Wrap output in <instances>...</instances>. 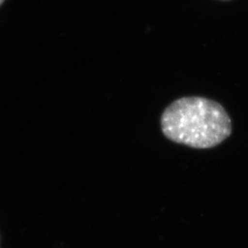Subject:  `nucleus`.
<instances>
[{
  "mask_svg": "<svg viewBox=\"0 0 248 248\" xmlns=\"http://www.w3.org/2000/svg\"><path fill=\"white\" fill-rule=\"evenodd\" d=\"M164 136L195 149L218 146L232 134V120L224 108L210 98L186 96L170 104L161 114Z\"/></svg>",
  "mask_w": 248,
  "mask_h": 248,
  "instance_id": "f257e3e1",
  "label": "nucleus"
},
{
  "mask_svg": "<svg viewBox=\"0 0 248 248\" xmlns=\"http://www.w3.org/2000/svg\"><path fill=\"white\" fill-rule=\"evenodd\" d=\"M5 1V0H0V6H1L3 4V2Z\"/></svg>",
  "mask_w": 248,
  "mask_h": 248,
  "instance_id": "f03ea898",
  "label": "nucleus"
}]
</instances>
